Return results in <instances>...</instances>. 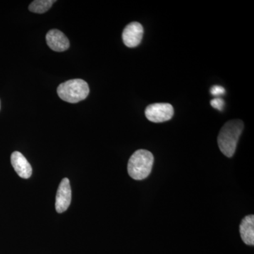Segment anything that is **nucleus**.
Wrapping results in <instances>:
<instances>
[{"mask_svg":"<svg viewBox=\"0 0 254 254\" xmlns=\"http://www.w3.org/2000/svg\"><path fill=\"white\" fill-rule=\"evenodd\" d=\"M0 108H1V105H0Z\"/></svg>","mask_w":254,"mask_h":254,"instance_id":"nucleus-13","label":"nucleus"},{"mask_svg":"<svg viewBox=\"0 0 254 254\" xmlns=\"http://www.w3.org/2000/svg\"><path fill=\"white\" fill-rule=\"evenodd\" d=\"M145 115L152 123H164L173 118L174 108L170 103H153L147 107Z\"/></svg>","mask_w":254,"mask_h":254,"instance_id":"nucleus-4","label":"nucleus"},{"mask_svg":"<svg viewBox=\"0 0 254 254\" xmlns=\"http://www.w3.org/2000/svg\"><path fill=\"white\" fill-rule=\"evenodd\" d=\"M11 163L18 176L23 179L31 177L33 172L31 165L22 153L18 151L14 152L11 155Z\"/></svg>","mask_w":254,"mask_h":254,"instance_id":"nucleus-8","label":"nucleus"},{"mask_svg":"<svg viewBox=\"0 0 254 254\" xmlns=\"http://www.w3.org/2000/svg\"><path fill=\"white\" fill-rule=\"evenodd\" d=\"M240 232L242 240L246 245H254V216L247 215L241 222Z\"/></svg>","mask_w":254,"mask_h":254,"instance_id":"nucleus-9","label":"nucleus"},{"mask_svg":"<svg viewBox=\"0 0 254 254\" xmlns=\"http://www.w3.org/2000/svg\"><path fill=\"white\" fill-rule=\"evenodd\" d=\"M89 92L88 83L80 78L64 82L58 88L60 98L70 103H77L86 99Z\"/></svg>","mask_w":254,"mask_h":254,"instance_id":"nucleus-3","label":"nucleus"},{"mask_svg":"<svg viewBox=\"0 0 254 254\" xmlns=\"http://www.w3.org/2000/svg\"><path fill=\"white\" fill-rule=\"evenodd\" d=\"M55 2H56V1L53 0H35L29 5L28 9L31 12L43 14L48 11Z\"/></svg>","mask_w":254,"mask_h":254,"instance_id":"nucleus-10","label":"nucleus"},{"mask_svg":"<svg viewBox=\"0 0 254 254\" xmlns=\"http://www.w3.org/2000/svg\"><path fill=\"white\" fill-rule=\"evenodd\" d=\"M143 36V28L141 23H128L124 29L123 40L125 46L128 48H135L141 43Z\"/></svg>","mask_w":254,"mask_h":254,"instance_id":"nucleus-6","label":"nucleus"},{"mask_svg":"<svg viewBox=\"0 0 254 254\" xmlns=\"http://www.w3.org/2000/svg\"><path fill=\"white\" fill-rule=\"evenodd\" d=\"M46 41L50 49L55 52L65 51L70 46L67 37L59 30L53 29L48 31L46 35Z\"/></svg>","mask_w":254,"mask_h":254,"instance_id":"nucleus-7","label":"nucleus"},{"mask_svg":"<svg viewBox=\"0 0 254 254\" xmlns=\"http://www.w3.org/2000/svg\"><path fill=\"white\" fill-rule=\"evenodd\" d=\"M244 127L242 120H232L225 123L220 129L218 136V146L227 158H232L235 154Z\"/></svg>","mask_w":254,"mask_h":254,"instance_id":"nucleus-1","label":"nucleus"},{"mask_svg":"<svg viewBox=\"0 0 254 254\" xmlns=\"http://www.w3.org/2000/svg\"><path fill=\"white\" fill-rule=\"evenodd\" d=\"M154 157L148 150L140 149L132 154L128 160V175L135 180H143L147 178L153 168Z\"/></svg>","mask_w":254,"mask_h":254,"instance_id":"nucleus-2","label":"nucleus"},{"mask_svg":"<svg viewBox=\"0 0 254 254\" xmlns=\"http://www.w3.org/2000/svg\"><path fill=\"white\" fill-rule=\"evenodd\" d=\"M210 105L215 109H217L221 111L224 108V105H225V102L222 99V98H215V99L212 100L210 101Z\"/></svg>","mask_w":254,"mask_h":254,"instance_id":"nucleus-11","label":"nucleus"},{"mask_svg":"<svg viewBox=\"0 0 254 254\" xmlns=\"http://www.w3.org/2000/svg\"><path fill=\"white\" fill-rule=\"evenodd\" d=\"M71 200V190L70 182L67 178H64L60 182L56 195L55 208L59 213L67 210Z\"/></svg>","mask_w":254,"mask_h":254,"instance_id":"nucleus-5","label":"nucleus"},{"mask_svg":"<svg viewBox=\"0 0 254 254\" xmlns=\"http://www.w3.org/2000/svg\"><path fill=\"white\" fill-rule=\"evenodd\" d=\"M210 93L215 96L218 95H223L225 93V88L220 86H213L210 89Z\"/></svg>","mask_w":254,"mask_h":254,"instance_id":"nucleus-12","label":"nucleus"}]
</instances>
